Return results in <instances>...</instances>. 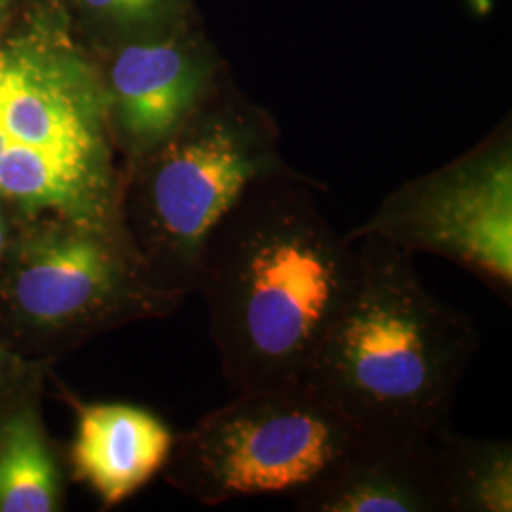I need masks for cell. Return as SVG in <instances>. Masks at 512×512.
Wrapping results in <instances>:
<instances>
[{"mask_svg": "<svg viewBox=\"0 0 512 512\" xmlns=\"http://www.w3.org/2000/svg\"><path fill=\"white\" fill-rule=\"evenodd\" d=\"M78 40L99 54L202 21L194 0H65Z\"/></svg>", "mask_w": 512, "mask_h": 512, "instance_id": "4fadbf2b", "label": "cell"}, {"mask_svg": "<svg viewBox=\"0 0 512 512\" xmlns=\"http://www.w3.org/2000/svg\"><path fill=\"white\" fill-rule=\"evenodd\" d=\"M431 439L444 512L512 511L511 440L465 437L452 427Z\"/></svg>", "mask_w": 512, "mask_h": 512, "instance_id": "7c38bea8", "label": "cell"}, {"mask_svg": "<svg viewBox=\"0 0 512 512\" xmlns=\"http://www.w3.org/2000/svg\"><path fill=\"white\" fill-rule=\"evenodd\" d=\"M162 289L128 234L63 217L25 219L0 262V329L29 359L57 363L93 338L164 319Z\"/></svg>", "mask_w": 512, "mask_h": 512, "instance_id": "5b68a950", "label": "cell"}, {"mask_svg": "<svg viewBox=\"0 0 512 512\" xmlns=\"http://www.w3.org/2000/svg\"><path fill=\"white\" fill-rule=\"evenodd\" d=\"M365 236L410 255L442 256L511 304V116L452 162L389 192L348 232L351 241Z\"/></svg>", "mask_w": 512, "mask_h": 512, "instance_id": "52a82bcc", "label": "cell"}, {"mask_svg": "<svg viewBox=\"0 0 512 512\" xmlns=\"http://www.w3.org/2000/svg\"><path fill=\"white\" fill-rule=\"evenodd\" d=\"M361 270L304 382L363 429L433 437L478 349L475 321L429 293L412 256L357 239Z\"/></svg>", "mask_w": 512, "mask_h": 512, "instance_id": "3957f363", "label": "cell"}, {"mask_svg": "<svg viewBox=\"0 0 512 512\" xmlns=\"http://www.w3.org/2000/svg\"><path fill=\"white\" fill-rule=\"evenodd\" d=\"M23 217L8 202L0 198V262L12 247V241L18 236Z\"/></svg>", "mask_w": 512, "mask_h": 512, "instance_id": "9a60e30c", "label": "cell"}, {"mask_svg": "<svg viewBox=\"0 0 512 512\" xmlns=\"http://www.w3.org/2000/svg\"><path fill=\"white\" fill-rule=\"evenodd\" d=\"M18 0H0V29L4 27V23L12 18L14 8H16Z\"/></svg>", "mask_w": 512, "mask_h": 512, "instance_id": "2e32d148", "label": "cell"}, {"mask_svg": "<svg viewBox=\"0 0 512 512\" xmlns=\"http://www.w3.org/2000/svg\"><path fill=\"white\" fill-rule=\"evenodd\" d=\"M57 385L76 416L69 473L93 490L103 509L122 505L162 473L175 433L154 412L135 404L82 403Z\"/></svg>", "mask_w": 512, "mask_h": 512, "instance_id": "30bf717a", "label": "cell"}, {"mask_svg": "<svg viewBox=\"0 0 512 512\" xmlns=\"http://www.w3.org/2000/svg\"><path fill=\"white\" fill-rule=\"evenodd\" d=\"M323 188L294 169L258 179L203 239L194 293L236 393L304 382L355 289L359 247L319 211Z\"/></svg>", "mask_w": 512, "mask_h": 512, "instance_id": "6da1fadb", "label": "cell"}, {"mask_svg": "<svg viewBox=\"0 0 512 512\" xmlns=\"http://www.w3.org/2000/svg\"><path fill=\"white\" fill-rule=\"evenodd\" d=\"M359 429L306 382L238 391L175 435L162 473L205 507L258 495L294 499L329 471Z\"/></svg>", "mask_w": 512, "mask_h": 512, "instance_id": "8992f818", "label": "cell"}, {"mask_svg": "<svg viewBox=\"0 0 512 512\" xmlns=\"http://www.w3.org/2000/svg\"><path fill=\"white\" fill-rule=\"evenodd\" d=\"M52 361L29 359L0 329V408L18 397L23 389L52 374Z\"/></svg>", "mask_w": 512, "mask_h": 512, "instance_id": "5bb4252c", "label": "cell"}, {"mask_svg": "<svg viewBox=\"0 0 512 512\" xmlns=\"http://www.w3.org/2000/svg\"><path fill=\"white\" fill-rule=\"evenodd\" d=\"M48 378L0 408V512L65 509L71 476L67 452L50 435L42 416Z\"/></svg>", "mask_w": 512, "mask_h": 512, "instance_id": "8fae6325", "label": "cell"}, {"mask_svg": "<svg viewBox=\"0 0 512 512\" xmlns=\"http://www.w3.org/2000/svg\"><path fill=\"white\" fill-rule=\"evenodd\" d=\"M274 116L222 82L183 128L124 171L122 215L152 279L194 293L198 256L213 224L258 179L293 169Z\"/></svg>", "mask_w": 512, "mask_h": 512, "instance_id": "277c9868", "label": "cell"}, {"mask_svg": "<svg viewBox=\"0 0 512 512\" xmlns=\"http://www.w3.org/2000/svg\"><path fill=\"white\" fill-rule=\"evenodd\" d=\"M124 171L160 147L230 78L202 21L93 54Z\"/></svg>", "mask_w": 512, "mask_h": 512, "instance_id": "ba28073f", "label": "cell"}, {"mask_svg": "<svg viewBox=\"0 0 512 512\" xmlns=\"http://www.w3.org/2000/svg\"><path fill=\"white\" fill-rule=\"evenodd\" d=\"M122 194L99 65L65 0H33L0 29V198L23 219L128 234Z\"/></svg>", "mask_w": 512, "mask_h": 512, "instance_id": "7a4b0ae2", "label": "cell"}, {"mask_svg": "<svg viewBox=\"0 0 512 512\" xmlns=\"http://www.w3.org/2000/svg\"><path fill=\"white\" fill-rule=\"evenodd\" d=\"M293 503L304 512H444L433 439L361 427Z\"/></svg>", "mask_w": 512, "mask_h": 512, "instance_id": "9c48e42d", "label": "cell"}]
</instances>
